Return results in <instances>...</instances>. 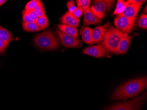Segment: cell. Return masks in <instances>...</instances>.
Masks as SVG:
<instances>
[{
    "label": "cell",
    "mask_w": 147,
    "mask_h": 110,
    "mask_svg": "<svg viewBox=\"0 0 147 110\" xmlns=\"http://www.w3.org/2000/svg\"><path fill=\"white\" fill-rule=\"evenodd\" d=\"M22 26L24 30L28 32H35V31L41 30L35 22H32V23L23 22L22 23Z\"/></svg>",
    "instance_id": "19"
},
{
    "label": "cell",
    "mask_w": 147,
    "mask_h": 110,
    "mask_svg": "<svg viewBox=\"0 0 147 110\" xmlns=\"http://www.w3.org/2000/svg\"><path fill=\"white\" fill-rule=\"evenodd\" d=\"M24 11L26 13H28V15L29 16L31 20H32L34 22H35V21L37 20L38 18L34 10H33L31 11H26L24 9Z\"/></svg>",
    "instance_id": "25"
},
{
    "label": "cell",
    "mask_w": 147,
    "mask_h": 110,
    "mask_svg": "<svg viewBox=\"0 0 147 110\" xmlns=\"http://www.w3.org/2000/svg\"><path fill=\"white\" fill-rule=\"evenodd\" d=\"M144 1L142 0H129L127 1L129 4H138V3H140V2H142Z\"/></svg>",
    "instance_id": "29"
},
{
    "label": "cell",
    "mask_w": 147,
    "mask_h": 110,
    "mask_svg": "<svg viewBox=\"0 0 147 110\" xmlns=\"http://www.w3.org/2000/svg\"><path fill=\"white\" fill-rule=\"evenodd\" d=\"M61 43L66 48H78L82 45V42L77 38L67 35L60 30H57Z\"/></svg>",
    "instance_id": "7"
},
{
    "label": "cell",
    "mask_w": 147,
    "mask_h": 110,
    "mask_svg": "<svg viewBox=\"0 0 147 110\" xmlns=\"http://www.w3.org/2000/svg\"><path fill=\"white\" fill-rule=\"evenodd\" d=\"M145 12L147 13V5H146V7H145Z\"/></svg>",
    "instance_id": "31"
},
{
    "label": "cell",
    "mask_w": 147,
    "mask_h": 110,
    "mask_svg": "<svg viewBox=\"0 0 147 110\" xmlns=\"http://www.w3.org/2000/svg\"><path fill=\"white\" fill-rule=\"evenodd\" d=\"M23 21H24L23 22H25V23H32V22H34L30 18L28 13H26L24 10L23 11Z\"/></svg>",
    "instance_id": "28"
},
{
    "label": "cell",
    "mask_w": 147,
    "mask_h": 110,
    "mask_svg": "<svg viewBox=\"0 0 147 110\" xmlns=\"http://www.w3.org/2000/svg\"><path fill=\"white\" fill-rule=\"evenodd\" d=\"M128 1H124L122 0H119L117 1V5L116 8L114 12L113 13V15L120 14L129 5Z\"/></svg>",
    "instance_id": "18"
},
{
    "label": "cell",
    "mask_w": 147,
    "mask_h": 110,
    "mask_svg": "<svg viewBox=\"0 0 147 110\" xmlns=\"http://www.w3.org/2000/svg\"><path fill=\"white\" fill-rule=\"evenodd\" d=\"M135 20L136 17H117L115 19L114 25L119 31L127 34L130 33L134 28Z\"/></svg>",
    "instance_id": "6"
},
{
    "label": "cell",
    "mask_w": 147,
    "mask_h": 110,
    "mask_svg": "<svg viewBox=\"0 0 147 110\" xmlns=\"http://www.w3.org/2000/svg\"><path fill=\"white\" fill-rule=\"evenodd\" d=\"M0 39L7 44L14 40L11 33L2 26H0Z\"/></svg>",
    "instance_id": "16"
},
{
    "label": "cell",
    "mask_w": 147,
    "mask_h": 110,
    "mask_svg": "<svg viewBox=\"0 0 147 110\" xmlns=\"http://www.w3.org/2000/svg\"><path fill=\"white\" fill-rule=\"evenodd\" d=\"M59 30L67 35L77 38L78 33L76 28L67 25L61 24L58 26Z\"/></svg>",
    "instance_id": "14"
},
{
    "label": "cell",
    "mask_w": 147,
    "mask_h": 110,
    "mask_svg": "<svg viewBox=\"0 0 147 110\" xmlns=\"http://www.w3.org/2000/svg\"><path fill=\"white\" fill-rule=\"evenodd\" d=\"M35 23L39 28L40 30L45 29L49 24L48 19L46 15L38 17Z\"/></svg>",
    "instance_id": "17"
},
{
    "label": "cell",
    "mask_w": 147,
    "mask_h": 110,
    "mask_svg": "<svg viewBox=\"0 0 147 110\" xmlns=\"http://www.w3.org/2000/svg\"><path fill=\"white\" fill-rule=\"evenodd\" d=\"M105 25L95 27L92 30V37L96 43L99 44L102 41L105 31Z\"/></svg>",
    "instance_id": "13"
},
{
    "label": "cell",
    "mask_w": 147,
    "mask_h": 110,
    "mask_svg": "<svg viewBox=\"0 0 147 110\" xmlns=\"http://www.w3.org/2000/svg\"><path fill=\"white\" fill-rule=\"evenodd\" d=\"M138 25L142 28L147 29V16L145 14H142L139 18Z\"/></svg>",
    "instance_id": "21"
},
{
    "label": "cell",
    "mask_w": 147,
    "mask_h": 110,
    "mask_svg": "<svg viewBox=\"0 0 147 110\" xmlns=\"http://www.w3.org/2000/svg\"><path fill=\"white\" fill-rule=\"evenodd\" d=\"M114 3L115 1L111 0L94 1L90 8L95 15L101 20L104 19L105 13L109 11Z\"/></svg>",
    "instance_id": "5"
},
{
    "label": "cell",
    "mask_w": 147,
    "mask_h": 110,
    "mask_svg": "<svg viewBox=\"0 0 147 110\" xmlns=\"http://www.w3.org/2000/svg\"><path fill=\"white\" fill-rule=\"evenodd\" d=\"M147 97L146 92L138 97L123 103H118L106 110H138Z\"/></svg>",
    "instance_id": "4"
},
{
    "label": "cell",
    "mask_w": 147,
    "mask_h": 110,
    "mask_svg": "<svg viewBox=\"0 0 147 110\" xmlns=\"http://www.w3.org/2000/svg\"><path fill=\"white\" fill-rule=\"evenodd\" d=\"M67 8L68 9V11L69 12L72 13L76 10L77 7L76 6V4H75V1H68L67 4Z\"/></svg>",
    "instance_id": "26"
},
{
    "label": "cell",
    "mask_w": 147,
    "mask_h": 110,
    "mask_svg": "<svg viewBox=\"0 0 147 110\" xmlns=\"http://www.w3.org/2000/svg\"><path fill=\"white\" fill-rule=\"evenodd\" d=\"M34 43L37 47L43 50L56 49L59 46L57 38L53 32L49 30L36 35L34 38Z\"/></svg>",
    "instance_id": "3"
},
{
    "label": "cell",
    "mask_w": 147,
    "mask_h": 110,
    "mask_svg": "<svg viewBox=\"0 0 147 110\" xmlns=\"http://www.w3.org/2000/svg\"><path fill=\"white\" fill-rule=\"evenodd\" d=\"M145 1H144L142 2L138 3V4H129L128 5L122 13L117 15V17L125 16V17H130V18L136 17L142 5Z\"/></svg>",
    "instance_id": "9"
},
{
    "label": "cell",
    "mask_w": 147,
    "mask_h": 110,
    "mask_svg": "<svg viewBox=\"0 0 147 110\" xmlns=\"http://www.w3.org/2000/svg\"><path fill=\"white\" fill-rule=\"evenodd\" d=\"M61 21L63 24L73 26V27H78L80 20L78 19H76L73 16L72 14L69 11H67L65 14L62 17Z\"/></svg>",
    "instance_id": "12"
},
{
    "label": "cell",
    "mask_w": 147,
    "mask_h": 110,
    "mask_svg": "<svg viewBox=\"0 0 147 110\" xmlns=\"http://www.w3.org/2000/svg\"><path fill=\"white\" fill-rule=\"evenodd\" d=\"M34 10L38 17L46 15L43 4L40 1H39Z\"/></svg>",
    "instance_id": "20"
},
{
    "label": "cell",
    "mask_w": 147,
    "mask_h": 110,
    "mask_svg": "<svg viewBox=\"0 0 147 110\" xmlns=\"http://www.w3.org/2000/svg\"><path fill=\"white\" fill-rule=\"evenodd\" d=\"M105 27L101 45L107 51L117 53L121 38L120 31L109 24Z\"/></svg>",
    "instance_id": "2"
},
{
    "label": "cell",
    "mask_w": 147,
    "mask_h": 110,
    "mask_svg": "<svg viewBox=\"0 0 147 110\" xmlns=\"http://www.w3.org/2000/svg\"><path fill=\"white\" fill-rule=\"evenodd\" d=\"M90 0H77L78 6L84 9V11L88 9L90 4Z\"/></svg>",
    "instance_id": "22"
},
{
    "label": "cell",
    "mask_w": 147,
    "mask_h": 110,
    "mask_svg": "<svg viewBox=\"0 0 147 110\" xmlns=\"http://www.w3.org/2000/svg\"><path fill=\"white\" fill-rule=\"evenodd\" d=\"M6 1V0H0V6L2 5L3 4H4Z\"/></svg>",
    "instance_id": "30"
},
{
    "label": "cell",
    "mask_w": 147,
    "mask_h": 110,
    "mask_svg": "<svg viewBox=\"0 0 147 110\" xmlns=\"http://www.w3.org/2000/svg\"><path fill=\"white\" fill-rule=\"evenodd\" d=\"M84 12V9L80 7L77 6L76 10L73 12L72 13L73 16L76 19L79 20V18L82 16L83 12Z\"/></svg>",
    "instance_id": "24"
},
{
    "label": "cell",
    "mask_w": 147,
    "mask_h": 110,
    "mask_svg": "<svg viewBox=\"0 0 147 110\" xmlns=\"http://www.w3.org/2000/svg\"><path fill=\"white\" fill-rule=\"evenodd\" d=\"M82 53L97 58L105 57L108 54L107 51L101 44L87 47L83 50Z\"/></svg>",
    "instance_id": "8"
},
{
    "label": "cell",
    "mask_w": 147,
    "mask_h": 110,
    "mask_svg": "<svg viewBox=\"0 0 147 110\" xmlns=\"http://www.w3.org/2000/svg\"><path fill=\"white\" fill-rule=\"evenodd\" d=\"M100 22V19L96 17L89 7L84 11L83 23L85 25L96 24Z\"/></svg>",
    "instance_id": "11"
},
{
    "label": "cell",
    "mask_w": 147,
    "mask_h": 110,
    "mask_svg": "<svg viewBox=\"0 0 147 110\" xmlns=\"http://www.w3.org/2000/svg\"><path fill=\"white\" fill-rule=\"evenodd\" d=\"M8 45H9L0 39V53H4Z\"/></svg>",
    "instance_id": "27"
},
{
    "label": "cell",
    "mask_w": 147,
    "mask_h": 110,
    "mask_svg": "<svg viewBox=\"0 0 147 110\" xmlns=\"http://www.w3.org/2000/svg\"><path fill=\"white\" fill-rule=\"evenodd\" d=\"M82 39L85 43L88 44L96 43L92 37V29L88 26L85 27L82 30Z\"/></svg>",
    "instance_id": "15"
},
{
    "label": "cell",
    "mask_w": 147,
    "mask_h": 110,
    "mask_svg": "<svg viewBox=\"0 0 147 110\" xmlns=\"http://www.w3.org/2000/svg\"><path fill=\"white\" fill-rule=\"evenodd\" d=\"M39 1L38 0H32L26 4L25 10L26 11H31L34 9Z\"/></svg>",
    "instance_id": "23"
},
{
    "label": "cell",
    "mask_w": 147,
    "mask_h": 110,
    "mask_svg": "<svg viewBox=\"0 0 147 110\" xmlns=\"http://www.w3.org/2000/svg\"><path fill=\"white\" fill-rule=\"evenodd\" d=\"M121 38L117 54H122L126 53L128 49L133 37L129 36L127 33L120 31Z\"/></svg>",
    "instance_id": "10"
},
{
    "label": "cell",
    "mask_w": 147,
    "mask_h": 110,
    "mask_svg": "<svg viewBox=\"0 0 147 110\" xmlns=\"http://www.w3.org/2000/svg\"><path fill=\"white\" fill-rule=\"evenodd\" d=\"M147 77L130 80L119 87L113 93L112 99L125 100L134 97L147 88Z\"/></svg>",
    "instance_id": "1"
}]
</instances>
